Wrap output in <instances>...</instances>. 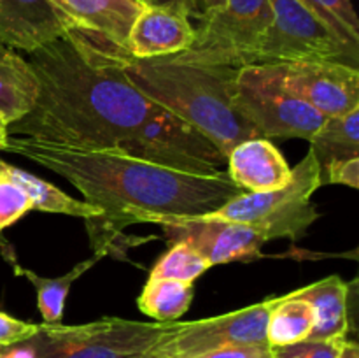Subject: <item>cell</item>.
Here are the masks:
<instances>
[{"mask_svg":"<svg viewBox=\"0 0 359 358\" xmlns=\"http://www.w3.org/2000/svg\"><path fill=\"white\" fill-rule=\"evenodd\" d=\"M104 256H107V253L104 249H98V251H95V255L83 260V262L76 263L69 272L60 277L39 276L34 270L21 267L14 258H11V265H13V270L16 276L28 279L32 283V286L35 288V293H37V307L41 311L46 325H56V323H62L65 300L69 297V291L72 288V284L83 274H86L91 267L97 265Z\"/></svg>","mask_w":359,"mask_h":358,"instance_id":"19","label":"cell"},{"mask_svg":"<svg viewBox=\"0 0 359 358\" xmlns=\"http://www.w3.org/2000/svg\"><path fill=\"white\" fill-rule=\"evenodd\" d=\"M7 139H9V133H7V123L4 121L2 116H0V151L6 150Z\"/></svg>","mask_w":359,"mask_h":358,"instance_id":"35","label":"cell"},{"mask_svg":"<svg viewBox=\"0 0 359 358\" xmlns=\"http://www.w3.org/2000/svg\"><path fill=\"white\" fill-rule=\"evenodd\" d=\"M293 293L311 302L316 311V325L309 339L347 337L354 321L353 309L356 305L358 279L346 283L339 276H328L294 290Z\"/></svg>","mask_w":359,"mask_h":358,"instance_id":"16","label":"cell"},{"mask_svg":"<svg viewBox=\"0 0 359 358\" xmlns=\"http://www.w3.org/2000/svg\"><path fill=\"white\" fill-rule=\"evenodd\" d=\"M0 171L27 192V195L34 202V211L37 209L42 211V213L67 214V216L83 218L84 221L102 216V211L88 204L86 200L74 199V197L67 195L63 190H60L53 183L44 181V179L37 178L35 174H30L28 171H23L16 165L7 164L2 158H0Z\"/></svg>","mask_w":359,"mask_h":358,"instance_id":"20","label":"cell"},{"mask_svg":"<svg viewBox=\"0 0 359 358\" xmlns=\"http://www.w3.org/2000/svg\"><path fill=\"white\" fill-rule=\"evenodd\" d=\"M337 358H359L358 343H354V340H349V339L344 340L342 346H340L339 350V357Z\"/></svg>","mask_w":359,"mask_h":358,"instance_id":"34","label":"cell"},{"mask_svg":"<svg viewBox=\"0 0 359 358\" xmlns=\"http://www.w3.org/2000/svg\"><path fill=\"white\" fill-rule=\"evenodd\" d=\"M283 83L323 116L359 107V70L340 62L276 63Z\"/></svg>","mask_w":359,"mask_h":358,"instance_id":"12","label":"cell"},{"mask_svg":"<svg viewBox=\"0 0 359 358\" xmlns=\"http://www.w3.org/2000/svg\"><path fill=\"white\" fill-rule=\"evenodd\" d=\"M119 150L189 174L214 175L223 172L221 165H226V154L212 140L163 107H158Z\"/></svg>","mask_w":359,"mask_h":358,"instance_id":"9","label":"cell"},{"mask_svg":"<svg viewBox=\"0 0 359 358\" xmlns=\"http://www.w3.org/2000/svg\"><path fill=\"white\" fill-rule=\"evenodd\" d=\"M7 153L20 154L62 175L102 216L86 221L95 251L118 248L128 225L151 216H198L244 193L226 171L189 174L137 158L118 147H77L11 135Z\"/></svg>","mask_w":359,"mask_h":358,"instance_id":"1","label":"cell"},{"mask_svg":"<svg viewBox=\"0 0 359 358\" xmlns=\"http://www.w3.org/2000/svg\"><path fill=\"white\" fill-rule=\"evenodd\" d=\"M277 297L212 318L179 321L151 351L165 358H196L230 346L266 344V321Z\"/></svg>","mask_w":359,"mask_h":358,"instance_id":"10","label":"cell"},{"mask_svg":"<svg viewBox=\"0 0 359 358\" xmlns=\"http://www.w3.org/2000/svg\"><path fill=\"white\" fill-rule=\"evenodd\" d=\"M146 223L161 225L168 242H188L210 267L231 262H251L262 256L266 237L251 225L210 221L198 216H151Z\"/></svg>","mask_w":359,"mask_h":358,"instance_id":"11","label":"cell"},{"mask_svg":"<svg viewBox=\"0 0 359 358\" xmlns=\"http://www.w3.org/2000/svg\"><path fill=\"white\" fill-rule=\"evenodd\" d=\"M39 332L37 323H28L18 319L7 312L0 311V347L23 343Z\"/></svg>","mask_w":359,"mask_h":358,"instance_id":"29","label":"cell"},{"mask_svg":"<svg viewBox=\"0 0 359 358\" xmlns=\"http://www.w3.org/2000/svg\"><path fill=\"white\" fill-rule=\"evenodd\" d=\"M209 269L210 263L205 256L200 255L188 242L177 241L170 242V248L156 260L149 276L195 283L196 277H200Z\"/></svg>","mask_w":359,"mask_h":358,"instance_id":"24","label":"cell"},{"mask_svg":"<svg viewBox=\"0 0 359 358\" xmlns=\"http://www.w3.org/2000/svg\"><path fill=\"white\" fill-rule=\"evenodd\" d=\"M144 6H154V7H168V9L179 11V13L186 14L184 0H140Z\"/></svg>","mask_w":359,"mask_h":358,"instance_id":"33","label":"cell"},{"mask_svg":"<svg viewBox=\"0 0 359 358\" xmlns=\"http://www.w3.org/2000/svg\"><path fill=\"white\" fill-rule=\"evenodd\" d=\"M316 325V311L305 298L293 291L277 297L266 321V344L270 347L291 346L311 337Z\"/></svg>","mask_w":359,"mask_h":358,"instance_id":"21","label":"cell"},{"mask_svg":"<svg viewBox=\"0 0 359 358\" xmlns=\"http://www.w3.org/2000/svg\"><path fill=\"white\" fill-rule=\"evenodd\" d=\"M41 84L34 69L16 49L0 44V116L7 125L34 109Z\"/></svg>","mask_w":359,"mask_h":358,"instance_id":"18","label":"cell"},{"mask_svg":"<svg viewBox=\"0 0 359 358\" xmlns=\"http://www.w3.org/2000/svg\"><path fill=\"white\" fill-rule=\"evenodd\" d=\"M309 142L319 167L333 160L359 158V107L346 114L326 116Z\"/></svg>","mask_w":359,"mask_h":358,"instance_id":"22","label":"cell"},{"mask_svg":"<svg viewBox=\"0 0 359 358\" xmlns=\"http://www.w3.org/2000/svg\"><path fill=\"white\" fill-rule=\"evenodd\" d=\"M272 23L256 51V63L340 62L359 67V49L340 41L300 0H270Z\"/></svg>","mask_w":359,"mask_h":358,"instance_id":"8","label":"cell"},{"mask_svg":"<svg viewBox=\"0 0 359 358\" xmlns=\"http://www.w3.org/2000/svg\"><path fill=\"white\" fill-rule=\"evenodd\" d=\"M41 91L34 109L7 125L11 135L77 147H121L160 105L140 93L98 48L90 30L28 53Z\"/></svg>","mask_w":359,"mask_h":358,"instance_id":"2","label":"cell"},{"mask_svg":"<svg viewBox=\"0 0 359 358\" xmlns=\"http://www.w3.org/2000/svg\"><path fill=\"white\" fill-rule=\"evenodd\" d=\"M109 62L151 102L189 123L228 157L231 147L258 132L235 111L231 102L233 67L188 65L163 58L139 60L123 46L91 32Z\"/></svg>","mask_w":359,"mask_h":358,"instance_id":"3","label":"cell"},{"mask_svg":"<svg viewBox=\"0 0 359 358\" xmlns=\"http://www.w3.org/2000/svg\"><path fill=\"white\" fill-rule=\"evenodd\" d=\"M321 186L325 185H346L351 188H359V158H349V160H333L323 165Z\"/></svg>","mask_w":359,"mask_h":358,"instance_id":"28","label":"cell"},{"mask_svg":"<svg viewBox=\"0 0 359 358\" xmlns=\"http://www.w3.org/2000/svg\"><path fill=\"white\" fill-rule=\"evenodd\" d=\"M177 321L100 318L83 325H39L28 339L35 358H137L153 350Z\"/></svg>","mask_w":359,"mask_h":358,"instance_id":"6","label":"cell"},{"mask_svg":"<svg viewBox=\"0 0 359 358\" xmlns=\"http://www.w3.org/2000/svg\"><path fill=\"white\" fill-rule=\"evenodd\" d=\"M196 358H276L269 344H248V346H230L210 351Z\"/></svg>","mask_w":359,"mask_h":358,"instance_id":"30","label":"cell"},{"mask_svg":"<svg viewBox=\"0 0 359 358\" xmlns=\"http://www.w3.org/2000/svg\"><path fill=\"white\" fill-rule=\"evenodd\" d=\"M195 297V283L167 279V277H147L137 305L140 312L154 321H177L186 314Z\"/></svg>","mask_w":359,"mask_h":358,"instance_id":"23","label":"cell"},{"mask_svg":"<svg viewBox=\"0 0 359 358\" xmlns=\"http://www.w3.org/2000/svg\"><path fill=\"white\" fill-rule=\"evenodd\" d=\"M226 165L228 178L249 193L284 188L293 174L283 153L263 137L245 139L231 147Z\"/></svg>","mask_w":359,"mask_h":358,"instance_id":"15","label":"cell"},{"mask_svg":"<svg viewBox=\"0 0 359 358\" xmlns=\"http://www.w3.org/2000/svg\"><path fill=\"white\" fill-rule=\"evenodd\" d=\"M137 358H165V357H161V354L154 353V351H147V353L140 354V357H137Z\"/></svg>","mask_w":359,"mask_h":358,"instance_id":"36","label":"cell"},{"mask_svg":"<svg viewBox=\"0 0 359 358\" xmlns=\"http://www.w3.org/2000/svg\"><path fill=\"white\" fill-rule=\"evenodd\" d=\"M9 242H7V239H4L2 237V235H0V248H4V249H6V248H9Z\"/></svg>","mask_w":359,"mask_h":358,"instance_id":"37","label":"cell"},{"mask_svg":"<svg viewBox=\"0 0 359 358\" xmlns=\"http://www.w3.org/2000/svg\"><path fill=\"white\" fill-rule=\"evenodd\" d=\"M195 41V25L186 14L168 7L144 6L126 35L125 49L139 60L177 55Z\"/></svg>","mask_w":359,"mask_h":358,"instance_id":"14","label":"cell"},{"mask_svg":"<svg viewBox=\"0 0 359 358\" xmlns=\"http://www.w3.org/2000/svg\"><path fill=\"white\" fill-rule=\"evenodd\" d=\"M318 160L309 150L304 160L293 168L290 183L272 192L249 193L233 197L210 213L198 214L202 220L231 221L251 225L265 234L266 241L291 239L298 241L319 218V211L311 202V195L321 188Z\"/></svg>","mask_w":359,"mask_h":358,"instance_id":"4","label":"cell"},{"mask_svg":"<svg viewBox=\"0 0 359 358\" xmlns=\"http://www.w3.org/2000/svg\"><path fill=\"white\" fill-rule=\"evenodd\" d=\"M347 337H337V339L323 340H302V343L291 344V346L272 347L276 358H337L342 343Z\"/></svg>","mask_w":359,"mask_h":358,"instance_id":"27","label":"cell"},{"mask_svg":"<svg viewBox=\"0 0 359 358\" xmlns=\"http://www.w3.org/2000/svg\"><path fill=\"white\" fill-rule=\"evenodd\" d=\"M231 102L258 135L269 140H309L326 118L283 83L276 63H255L238 69Z\"/></svg>","mask_w":359,"mask_h":358,"instance_id":"5","label":"cell"},{"mask_svg":"<svg viewBox=\"0 0 359 358\" xmlns=\"http://www.w3.org/2000/svg\"><path fill=\"white\" fill-rule=\"evenodd\" d=\"M224 4V0H184L186 16L189 20H195L198 23L200 20L209 16L216 9H219Z\"/></svg>","mask_w":359,"mask_h":358,"instance_id":"31","label":"cell"},{"mask_svg":"<svg viewBox=\"0 0 359 358\" xmlns=\"http://www.w3.org/2000/svg\"><path fill=\"white\" fill-rule=\"evenodd\" d=\"M0 358H35V354L27 339L23 343L13 344V346L0 347Z\"/></svg>","mask_w":359,"mask_h":358,"instance_id":"32","label":"cell"},{"mask_svg":"<svg viewBox=\"0 0 359 358\" xmlns=\"http://www.w3.org/2000/svg\"><path fill=\"white\" fill-rule=\"evenodd\" d=\"M337 37L359 49V20L351 0H300Z\"/></svg>","mask_w":359,"mask_h":358,"instance_id":"25","label":"cell"},{"mask_svg":"<svg viewBox=\"0 0 359 358\" xmlns=\"http://www.w3.org/2000/svg\"><path fill=\"white\" fill-rule=\"evenodd\" d=\"M272 18L270 0H224L219 9L196 23L195 41L188 49L165 58L188 65H255Z\"/></svg>","mask_w":359,"mask_h":358,"instance_id":"7","label":"cell"},{"mask_svg":"<svg viewBox=\"0 0 359 358\" xmlns=\"http://www.w3.org/2000/svg\"><path fill=\"white\" fill-rule=\"evenodd\" d=\"M30 211H34V202L27 192L0 171V235Z\"/></svg>","mask_w":359,"mask_h":358,"instance_id":"26","label":"cell"},{"mask_svg":"<svg viewBox=\"0 0 359 358\" xmlns=\"http://www.w3.org/2000/svg\"><path fill=\"white\" fill-rule=\"evenodd\" d=\"M77 27L95 32L116 44H126V35L137 14L144 9L140 0H51Z\"/></svg>","mask_w":359,"mask_h":358,"instance_id":"17","label":"cell"},{"mask_svg":"<svg viewBox=\"0 0 359 358\" xmlns=\"http://www.w3.org/2000/svg\"><path fill=\"white\" fill-rule=\"evenodd\" d=\"M77 25L51 0H0V44L32 53Z\"/></svg>","mask_w":359,"mask_h":358,"instance_id":"13","label":"cell"}]
</instances>
